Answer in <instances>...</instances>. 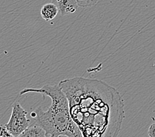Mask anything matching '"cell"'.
<instances>
[{
	"label": "cell",
	"instance_id": "4",
	"mask_svg": "<svg viewBox=\"0 0 155 137\" xmlns=\"http://www.w3.org/2000/svg\"><path fill=\"white\" fill-rule=\"evenodd\" d=\"M52 3L56 4L61 15L74 13L79 7L76 0H52Z\"/></svg>",
	"mask_w": 155,
	"mask_h": 137
},
{
	"label": "cell",
	"instance_id": "10",
	"mask_svg": "<svg viewBox=\"0 0 155 137\" xmlns=\"http://www.w3.org/2000/svg\"><path fill=\"white\" fill-rule=\"evenodd\" d=\"M49 137H60V136H49Z\"/></svg>",
	"mask_w": 155,
	"mask_h": 137
},
{
	"label": "cell",
	"instance_id": "1",
	"mask_svg": "<svg viewBox=\"0 0 155 137\" xmlns=\"http://www.w3.org/2000/svg\"><path fill=\"white\" fill-rule=\"evenodd\" d=\"M59 85L83 137H117L125 111L122 97L115 88L102 80L83 77L63 80Z\"/></svg>",
	"mask_w": 155,
	"mask_h": 137
},
{
	"label": "cell",
	"instance_id": "5",
	"mask_svg": "<svg viewBox=\"0 0 155 137\" xmlns=\"http://www.w3.org/2000/svg\"><path fill=\"white\" fill-rule=\"evenodd\" d=\"M17 137H48V136L46 131L35 122Z\"/></svg>",
	"mask_w": 155,
	"mask_h": 137
},
{
	"label": "cell",
	"instance_id": "7",
	"mask_svg": "<svg viewBox=\"0 0 155 137\" xmlns=\"http://www.w3.org/2000/svg\"><path fill=\"white\" fill-rule=\"evenodd\" d=\"M79 7L86 8V7H93L99 2V0H76Z\"/></svg>",
	"mask_w": 155,
	"mask_h": 137
},
{
	"label": "cell",
	"instance_id": "2",
	"mask_svg": "<svg viewBox=\"0 0 155 137\" xmlns=\"http://www.w3.org/2000/svg\"><path fill=\"white\" fill-rule=\"evenodd\" d=\"M40 93L51 98V105L44 112L38 107L33 112L35 123L39 125L50 136H66L67 137H83L78 126L73 121L70 113L69 101L60 85H45L40 88H25L20 95L27 93Z\"/></svg>",
	"mask_w": 155,
	"mask_h": 137
},
{
	"label": "cell",
	"instance_id": "9",
	"mask_svg": "<svg viewBox=\"0 0 155 137\" xmlns=\"http://www.w3.org/2000/svg\"><path fill=\"white\" fill-rule=\"evenodd\" d=\"M148 135L149 137H155V123L150 125L148 130Z\"/></svg>",
	"mask_w": 155,
	"mask_h": 137
},
{
	"label": "cell",
	"instance_id": "3",
	"mask_svg": "<svg viewBox=\"0 0 155 137\" xmlns=\"http://www.w3.org/2000/svg\"><path fill=\"white\" fill-rule=\"evenodd\" d=\"M27 112L17 102L13 104L12 112L8 123L4 127L15 137L21 135L31 125V120L27 118Z\"/></svg>",
	"mask_w": 155,
	"mask_h": 137
},
{
	"label": "cell",
	"instance_id": "6",
	"mask_svg": "<svg viewBox=\"0 0 155 137\" xmlns=\"http://www.w3.org/2000/svg\"><path fill=\"white\" fill-rule=\"evenodd\" d=\"M59 12L60 11H59L58 6L54 3H50L42 6L40 11V14L46 21H50L53 20L57 16Z\"/></svg>",
	"mask_w": 155,
	"mask_h": 137
},
{
	"label": "cell",
	"instance_id": "8",
	"mask_svg": "<svg viewBox=\"0 0 155 137\" xmlns=\"http://www.w3.org/2000/svg\"><path fill=\"white\" fill-rule=\"evenodd\" d=\"M1 137H15L12 133L7 130L4 125H2L1 127Z\"/></svg>",
	"mask_w": 155,
	"mask_h": 137
}]
</instances>
